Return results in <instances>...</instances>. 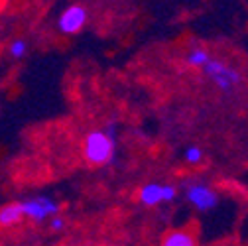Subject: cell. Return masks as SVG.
I'll list each match as a JSON object with an SVG mask.
<instances>
[{
	"mask_svg": "<svg viewBox=\"0 0 248 246\" xmlns=\"http://www.w3.org/2000/svg\"><path fill=\"white\" fill-rule=\"evenodd\" d=\"M114 138L105 130H91L83 138V156L91 166H105L112 160Z\"/></svg>",
	"mask_w": 248,
	"mask_h": 246,
	"instance_id": "cell-1",
	"label": "cell"
},
{
	"mask_svg": "<svg viewBox=\"0 0 248 246\" xmlns=\"http://www.w3.org/2000/svg\"><path fill=\"white\" fill-rule=\"evenodd\" d=\"M24 217L30 221L42 223L46 219H53L59 215V203L51 197H32V199H24L20 201Z\"/></svg>",
	"mask_w": 248,
	"mask_h": 246,
	"instance_id": "cell-2",
	"label": "cell"
},
{
	"mask_svg": "<svg viewBox=\"0 0 248 246\" xmlns=\"http://www.w3.org/2000/svg\"><path fill=\"white\" fill-rule=\"evenodd\" d=\"M203 71L207 73V77H209L217 87L223 89V91H231L232 85H236V83L240 81V75H238L232 67L225 65L223 61H219V59H211L209 63L205 65Z\"/></svg>",
	"mask_w": 248,
	"mask_h": 246,
	"instance_id": "cell-3",
	"label": "cell"
},
{
	"mask_svg": "<svg viewBox=\"0 0 248 246\" xmlns=\"http://www.w3.org/2000/svg\"><path fill=\"white\" fill-rule=\"evenodd\" d=\"M87 24V8L81 6V4H73V6H67L63 12H61L59 20H57V28L61 34H77L85 28Z\"/></svg>",
	"mask_w": 248,
	"mask_h": 246,
	"instance_id": "cell-4",
	"label": "cell"
},
{
	"mask_svg": "<svg viewBox=\"0 0 248 246\" xmlns=\"http://www.w3.org/2000/svg\"><path fill=\"white\" fill-rule=\"evenodd\" d=\"M185 195H187V201L197 211H209V209L217 207V203H219L217 193L209 185H203V183H193V185H187Z\"/></svg>",
	"mask_w": 248,
	"mask_h": 246,
	"instance_id": "cell-5",
	"label": "cell"
},
{
	"mask_svg": "<svg viewBox=\"0 0 248 246\" xmlns=\"http://www.w3.org/2000/svg\"><path fill=\"white\" fill-rule=\"evenodd\" d=\"M162 246H199L197 236L189 229H171L164 234Z\"/></svg>",
	"mask_w": 248,
	"mask_h": 246,
	"instance_id": "cell-6",
	"label": "cell"
},
{
	"mask_svg": "<svg viewBox=\"0 0 248 246\" xmlns=\"http://www.w3.org/2000/svg\"><path fill=\"white\" fill-rule=\"evenodd\" d=\"M138 199L146 207H156L164 203V185H160V183H146L138 191Z\"/></svg>",
	"mask_w": 248,
	"mask_h": 246,
	"instance_id": "cell-7",
	"label": "cell"
},
{
	"mask_svg": "<svg viewBox=\"0 0 248 246\" xmlns=\"http://www.w3.org/2000/svg\"><path fill=\"white\" fill-rule=\"evenodd\" d=\"M22 217H24V213H22L20 203H6L0 207V227H4V229L14 227L22 221Z\"/></svg>",
	"mask_w": 248,
	"mask_h": 246,
	"instance_id": "cell-8",
	"label": "cell"
},
{
	"mask_svg": "<svg viewBox=\"0 0 248 246\" xmlns=\"http://www.w3.org/2000/svg\"><path fill=\"white\" fill-rule=\"evenodd\" d=\"M211 59H213V57H211L209 51L203 49V47H193V49L187 51V55H185V61H187L191 67H199V69H205V65L209 63Z\"/></svg>",
	"mask_w": 248,
	"mask_h": 246,
	"instance_id": "cell-9",
	"label": "cell"
},
{
	"mask_svg": "<svg viewBox=\"0 0 248 246\" xmlns=\"http://www.w3.org/2000/svg\"><path fill=\"white\" fill-rule=\"evenodd\" d=\"M8 53H10V57H12V59H16V61L24 59V57H26V53H28V44H26V40H22V38L14 40V42L10 44Z\"/></svg>",
	"mask_w": 248,
	"mask_h": 246,
	"instance_id": "cell-10",
	"label": "cell"
},
{
	"mask_svg": "<svg viewBox=\"0 0 248 246\" xmlns=\"http://www.w3.org/2000/svg\"><path fill=\"white\" fill-rule=\"evenodd\" d=\"M185 160H187L189 164H201V160H203V152H201V148H197V146H189L187 150H185Z\"/></svg>",
	"mask_w": 248,
	"mask_h": 246,
	"instance_id": "cell-11",
	"label": "cell"
},
{
	"mask_svg": "<svg viewBox=\"0 0 248 246\" xmlns=\"http://www.w3.org/2000/svg\"><path fill=\"white\" fill-rule=\"evenodd\" d=\"M49 229H51L53 232H61V231L65 229V217H61V215H57V217L49 219Z\"/></svg>",
	"mask_w": 248,
	"mask_h": 246,
	"instance_id": "cell-12",
	"label": "cell"
},
{
	"mask_svg": "<svg viewBox=\"0 0 248 246\" xmlns=\"http://www.w3.org/2000/svg\"><path fill=\"white\" fill-rule=\"evenodd\" d=\"M175 195H177L175 187H173V185H168V183H164V203L173 201V199H175Z\"/></svg>",
	"mask_w": 248,
	"mask_h": 246,
	"instance_id": "cell-13",
	"label": "cell"
}]
</instances>
